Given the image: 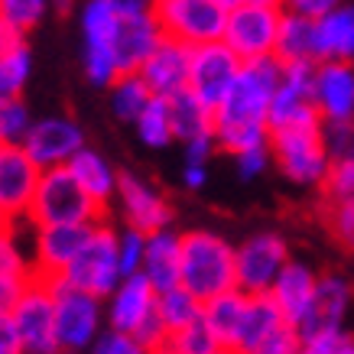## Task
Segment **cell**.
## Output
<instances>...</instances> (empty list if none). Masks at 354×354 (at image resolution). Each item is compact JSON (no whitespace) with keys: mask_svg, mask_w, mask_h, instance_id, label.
I'll return each mask as SVG.
<instances>
[{"mask_svg":"<svg viewBox=\"0 0 354 354\" xmlns=\"http://www.w3.org/2000/svg\"><path fill=\"white\" fill-rule=\"evenodd\" d=\"M283 78L279 55L247 59L237 72L234 85L227 88L221 104L215 108V140L218 150L241 153L260 143H270V104Z\"/></svg>","mask_w":354,"mask_h":354,"instance_id":"obj_1","label":"cell"},{"mask_svg":"<svg viewBox=\"0 0 354 354\" xmlns=\"http://www.w3.org/2000/svg\"><path fill=\"white\" fill-rule=\"evenodd\" d=\"M183 286L202 302L237 286V247L212 231L183 234Z\"/></svg>","mask_w":354,"mask_h":354,"instance_id":"obj_2","label":"cell"},{"mask_svg":"<svg viewBox=\"0 0 354 354\" xmlns=\"http://www.w3.org/2000/svg\"><path fill=\"white\" fill-rule=\"evenodd\" d=\"M26 218L32 225H97L104 221V205L82 189L68 166H49L39 176Z\"/></svg>","mask_w":354,"mask_h":354,"instance_id":"obj_3","label":"cell"},{"mask_svg":"<svg viewBox=\"0 0 354 354\" xmlns=\"http://www.w3.org/2000/svg\"><path fill=\"white\" fill-rule=\"evenodd\" d=\"M59 279L75 286V290L95 292L101 299H108L111 292L120 286V279H124V270H120V231H114L104 221L91 225L88 241L82 244L75 260L65 267V273Z\"/></svg>","mask_w":354,"mask_h":354,"instance_id":"obj_4","label":"cell"},{"mask_svg":"<svg viewBox=\"0 0 354 354\" xmlns=\"http://www.w3.org/2000/svg\"><path fill=\"white\" fill-rule=\"evenodd\" d=\"M270 150H273V162L283 169V176L296 185H322L325 172L332 166V153L325 143V120L273 130Z\"/></svg>","mask_w":354,"mask_h":354,"instance_id":"obj_5","label":"cell"},{"mask_svg":"<svg viewBox=\"0 0 354 354\" xmlns=\"http://www.w3.org/2000/svg\"><path fill=\"white\" fill-rule=\"evenodd\" d=\"M55 290V338L59 351H85L95 348L101 322H108V312L101 309V296L75 290L55 277L49 279Z\"/></svg>","mask_w":354,"mask_h":354,"instance_id":"obj_6","label":"cell"},{"mask_svg":"<svg viewBox=\"0 0 354 354\" xmlns=\"http://www.w3.org/2000/svg\"><path fill=\"white\" fill-rule=\"evenodd\" d=\"M286 7L279 0H244L241 7L227 10L225 43L241 59H260V55H277V36Z\"/></svg>","mask_w":354,"mask_h":354,"instance_id":"obj_7","label":"cell"},{"mask_svg":"<svg viewBox=\"0 0 354 354\" xmlns=\"http://www.w3.org/2000/svg\"><path fill=\"white\" fill-rule=\"evenodd\" d=\"M120 10L108 0H88L82 7V39H85V75L91 85L111 88L120 75L114 36H118Z\"/></svg>","mask_w":354,"mask_h":354,"instance_id":"obj_8","label":"cell"},{"mask_svg":"<svg viewBox=\"0 0 354 354\" xmlns=\"http://www.w3.org/2000/svg\"><path fill=\"white\" fill-rule=\"evenodd\" d=\"M153 13H156L162 32L185 46L225 39L227 10L218 0H156Z\"/></svg>","mask_w":354,"mask_h":354,"instance_id":"obj_9","label":"cell"},{"mask_svg":"<svg viewBox=\"0 0 354 354\" xmlns=\"http://www.w3.org/2000/svg\"><path fill=\"white\" fill-rule=\"evenodd\" d=\"M13 322L20 332L23 351L26 354H55V290L46 277H32L30 286L23 290L20 302L13 306Z\"/></svg>","mask_w":354,"mask_h":354,"instance_id":"obj_10","label":"cell"},{"mask_svg":"<svg viewBox=\"0 0 354 354\" xmlns=\"http://www.w3.org/2000/svg\"><path fill=\"white\" fill-rule=\"evenodd\" d=\"M286 263H290V247L279 234L263 231L247 237L237 247V290H244L247 296L270 292Z\"/></svg>","mask_w":354,"mask_h":354,"instance_id":"obj_11","label":"cell"},{"mask_svg":"<svg viewBox=\"0 0 354 354\" xmlns=\"http://www.w3.org/2000/svg\"><path fill=\"white\" fill-rule=\"evenodd\" d=\"M241 65H244V59H241L225 39L192 46V75H189V88L202 97L205 104L218 108L221 97L227 95V88L234 85Z\"/></svg>","mask_w":354,"mask_h":354,"instance_id":"obj_12","label":"cell"},{"mask_svg":"<svg viewBox=\"0 0 354 354\" xmlns=\"http://www.w3.org/2000/svg\"><path fill=\"white\" fill-rule=\"evenodd\" d=\"M43 166L32 160L23 143H0V205L13 218H26L36 198Z\"/></svg>","mask_w":354,"mask_h":354,"instance_id":"obj_13","label":"cell"},{"mask_svg":"<svg viewBox=\"0 0 354 354\" xmlns=\"http://www.w3.org/2000/svg\"><path fill=\"white\" fill-rule=\"evenodd\" d=\"M91 234V225H32V270L36 277H62L75 260L82 244Z\"/></svg>","mask_w":354,"mask_h":354,"instance_id":"obj_14","label":"cell"},{"mask_svg":"<svg viewBox=\"0 0 354 354\" xmlns=\"http://www.w3.org/2000/svg\"><path fill=\"white\" fill-rule=\"evenodd\" d=\"M23 147L43 169H49V166H65L72 160L85 147V133L68 118H43L32 120V127L23 137Z\"/></svg>","mask_w":354,"mask_h":354,"instance_id":"obj_15","label":"cell"},{"mask_svg":"<svg viewBox=\"0 0 354 354\" xmlns=\"http://www.w3.org/2000/svg\"><path fill=\"white\" fill-rule=\"evenodd\" d=\"M118 205H120V215L130 227H137L143 234H153V231H162L169 227L172 221V208L166 205L156 189L150 183H143L137 176L124 172L118 183Z\"/></svg>","mask_w":354,"mask_h":354,"instance_id":"obj_16","label":"cell"},{"mask_svg":"<svg viewBox=\"0 0 354 354\" xmlns=\"http://www.w3.org/2000/svg\"><path fill=\"white\" fill-rule=\"evenodd\" d=\"M140 75L147 78L153 95H179L183 88H189V75H192V46L162 36V43L150 53V59L140 65Z\"/></svg>","mask_w":354,"mask_h":354,"instance_id":"obj_17","label":"cell"},{"mask_svg":"<svg viewBox=\"0 0 354 354\" xmlns=\"http://www.w3.org/2000/svg\"><path fill=\"white\" fill-rule=\"evenodd\" d=\"M162 26L153 10L120 13L118 36H114V53H118L120 75L124 72H140V65L150 59V53L162 43Z\"/></svg>","mask_w":354,"mask_h":354,"instance_id":"obj_18","label":"cell"},{"mask_svg":"<svg viewBox=\"0 0 354 354\" xmlns=\"http://www.w3.org/2000/svg\"><path fill=\"white\" fill-rule=\"evenodd\" d=\"M315 108L322 120H354V62H315Z\"/></svg>","mask_w":354,"mask_h":354,"instance_id":"obj_19","label":"cell"},{"mask_svg":"<svg viewBox=\"0 0 354 354\" xmlns=\"http://www.w3.org/2000/svg\"><path fill=\"white\" fill-rule=\"evenodd\" d=\"M348 309H351V283H348L344 277H338V273L319 277V290H315L312 309H309V315L299 322L302 344L312 342L315 335L342 328Z\"/></svg>","mask_w":354,"mask_h":354,"instance_id":"obj_20","label":"cell"},{"mask_svg":"<svg viewBox=\"0 0 354 354\" xmlns=\"http://www.w3.org/2000/svg\"><path fill=\"white\" fill-rule=\"evenodd\" d=\"M156 296L153 283L147 273H130L120 279V286L108 296V325L120 332H137V325L156 309Z\"/></svg>","mask_w":354,"mask_h":354,"instance_id":"obj_21","label":"cell"},{"mask_svg":"<svg viewBox=\"0 0 354 354\" xmlns=\"http://www.w3.org/2000/svg\"><path fill=\"white\" fill-rule=\"evenodd\" d=\"M286 325V315L277 306V299L270 292H260V296H250L247 299V312L244 322H241V332L234 338V348L231 351L237 354H263L267 342L273 335Z\"/></svg>","mask_w":354,"mask_h":354,"instance_id":"obj_22","label":"cell"},{"mask_svg":"<svg viewBox=\"0 0 354 354\" xmlns=\"http://www.w3.org/2000/svg\"><path fill=\"white\" fill-rule=\"evenodd\" d=\"M315 290H319V277H315L306 263L290 260V263L283 267V273L277 277V283H273L270 296H273V299H277V306L283 309L286 322H292L296 328H299V322L309 315V309H312Z\"/></svg>","mask_w":354,"mask_h":354,"instance_id":"obj_23","label":"cell"},{"mask_svg":"<svg viewBox=\"0 0 354 354\" xmlns=\"http://www.w3.org/2000/svg\"><path fill=\"white\" fill-rule=\"evenodd\" d=\"M143 273H147L156 292L179 286L183 283V234H172L169 227L147 234Z\"/></svg>","mask_w":354,"mask_h":354,"instance_id":"obj_24","label":"cell"},{"mask_svg":"<svg viewBox=\"0 0 354 354\" xmlns=\"http://www.w3.org/2000/svg\"><path fill=\"white\" fill-rule=\"evenodd\" d=\"M315 59L354 62V3H338L315 20Z\"/></svg>","mask_w":354,"mask_h":354,"instance_id":"obj_25","label":"cell"},{"mask_svg":"<svg viewBox=\"0 0 354 354\" xmlns=\"http://www.w3.org/2000/svg\"><path fill=\"white\" fill-rule=\"evenodd\" d=\"M65 166L72 169V176H75L78 183H82V189H85V192L91 195L97 205H104V208H108L111 198H118L120 176L111 169V162L104 160L101 153L82 147V150H78L72 160L65 162Z\"/></svg>","mask_w":354,"mask_h":354,"instance_id":"obj_26","label":"cell"},{"mask_svg":"<svg viewBox=\"0 0 354 354\" xmlns=\"http://www.w3.org/2000/svg\"><path fill=\"white\" fill-rule=\"evenodd\" d=\"M169 111H172V130H176L179 143L192 137H205V133H215V108L205 104L192 88H183L179 95H172Z\"/></svg>","mask_w":354,"mask_h":354,"instance_id":"obj_27","label":"cell"},{"mask_svg":"<svg viewBox=\"0 0 354 354\" xmlns=\"http://www.w3.org/2000/svg\"><path fill=\"white\" fill-rule=\"evenodd\" d=\"M247 296L244 290H227V292H218V296H212V299L205 302V322L212 325V332L221 338V344H225V351H231L234 348V338L237 332H241V322H244V312H247Z\"/></svg>","mask_w":354,"mask_h":354,"instance_id":"obj_28","label":"cell"},{"mask_svg":"<svg viewBox=\"0 0 354 354\" xmlns=\"http://www.w3.org/2000/svg\"><path fill=\"white\" fill-rule=\"evenodd\" d=\"M277 55L283 62H319L315 59V20L286 10L279 23Z\"/></svg>","mask_w":354,"mask_h":354,"instance_id":"obj_29","label":"cell"},{"mask_svg":"<svg viewBox=\"0 0 354 354\" xmlns=\"http://www.w3.org/2000/svg\"><path fill=\"white\" fill-rule=\"evenodd\" d=\"M133 127H137V137L143 140L147 147H153V150L169 147L172 140H176V130H172L169 97L153 95V101L143 111H140V118L133 120Z\"/></svg>","mask_w":354,"mask_h":354,"instance_id":"obj_30","label":"cell"},{"mask_svg":"<svg viewBox=\"0 0 354 354\" xmlns=\"http://www.w3.org/2000/svg\"><path fill=\"white\" fill-rule=\"evenodd\" d=\"M153 101V88L147 85V78L140 72H124L118 75V82L111 85V108L120 120H133L140 118V111Z\"/></svg>","mask_w":354,"mask_h":354,"instance_id":"obj_31","label":"cell"},{"mask_svg":"<svg viewBox=\"0 0 354 354\" xmlns=\"http://www.w3.org/2000/svg\"><path fill=\"white\" fill-rule=\"evenodd\" d=\"M202 309H205V302L198 299L192 290H185L183 283L172 286V290H162L160 296H156V312H160V319L166 322L169 335L185 328L189 322H195V319L202 315Z\"/></svg>","mask_w":354,"mask_h":354,"instance_id":"obj_32","label":"cell"},{"mask_svg":"<svg viewBox=\"0 0 354 354\" xmlns=\"http://www.w3.org/2000/svg\"><path fill=\"white\" fill-rule=\"evenodd\" d=\"M166 351H176V354H218L225 351V344L212 332V325L205 322V315H198L195 322H189L185 328L169 335V344Z\"/></svg>","mask_w":354,"mask_h":354,"instance_id":"obj_33","label":"cell"},{"mask_svg":"<svg viewBox=\"0 0 354 354\" xmlns=\"http://www.w3.org/2000/svg\"><path fill=\"white\" fill-rule=\"evenodd\" d=\"M32 72V55L26 43L0 55V95H20Z\"/></svg>","mask_w":354,"mask_h":354,"instance_id":"obj_34","label":"cell"},{"mask_svg":"<svg viewBox=\"0 0 354 354\" xmlns=\"http://www.w3.org/2000/svg\"><path fill=\"white\" fill-rule=\"evenodd\" d=\"M32 118L20 95H0V143H23Z\"/></svg>","mask_w":354,"mask_h":354,"instance_id":"obj_35","label":"cell"},{"mask_svg":"<svg viewBox=\"0 0 354 354\" xmlns=\"http://www.w3.org/2000/svg\"><path fill=\"white\" fill-rule=\"evenodd\" d=\"M53 10V0H0V17L17 30L32 32Z\"/></svg>","mask_w":354,"mask_h":354,"instance_id":"obj_36","label":"cell"},{"mask_svg":"<svg viewBox=\"0 0 354 354\" xmlns=\"http://www.w3.org/2000/svg\"><path fill=\"white\" fill-rule=\"evenodd\" d=\"M328 202H344L354 198V156H335L322 183Z\"/></svg>","mask_w":354,"mask_h":354,"instance_id":"obj_37","label":"cell"},{"mask_svg":"<svg viewBox=\"0 0 354 354\" xmlns=\"http://www.w3.org/2000/svg\"><path fill=\"white\" fill-rule=\"evenodd\" d=\"M13 227H17V221H13ZM0 277H36L32 257L20 247L13 231L0 237Z\"/></svg>","mask_w":354,"mask_h":354,"instance_id":"obj_38","label":"cell"},{"mask_svg":"<svg viewBox=\"0 0 354 354\" xmlns=\"http://www.w3.org/2000/svg\"><path fill=\"white\" fill-rule=\"evenodd\" d=\"M143 257H147V234L127 225L120 231V270H124V277L140 273L143 270Z\"/></svg>","mask_w":354,"mask_h":354,"instance_id":"obj_39","label":"cell"},{"mask_svg":"<svg viewBox=\"0 0 354 354\" xmlns=\"http://www.w3.org/2000/svg\"><path fill=\"white\" fill-rule=\"evenodd\" d=\"M273 162V150L270 143H260V147H250V150H241L234 153V169L244 183H254L257 176L267 172V166Z\"/></svg>","mask_w":354,"mask_h":354,"instance_id":"obj_40","label":"cell"},{"mask_svg":"<svg viewBox=\"0 0 354 354\" xmlns=\"http://www.w3.org/2000/svg\"><path fill=\"white\" fill-rule=\"evenodd\" d=\"M306 354H354V335L348 328H332V332L315 335L312 342L302 344Z\"/></svg>","mask_w":354,"mask_h":354,"instance_id":"obj_41","label":"cell"},{"mask_svg":"<svg viewBox=\"0 0 354 354\" xmlns=\"http://www.w3.org/2000/svg\"><path fill=\"white\" fill-rule=\"evenodd\" d=\"M133 338L140 342L143 351H166V344H169V328H166V322L160 319V312L153 309L150 315L137 325Z\"/></svg>","mask_w":354,"mask_h":354,"instance_id":"obj_42","label":"cell"},{"mask_svg":"<svg viewBox=\"0 0 354 354\" xmlns=\"http://www.w3.org/2000/svg\"><path fill=\"white\" fill-rule=\"evenodd\" d=\"M328 225H332V234L338 237V244L348 247L354 254V198H344V202H332V215H328Z\"/></svg>","mask_w":354,"mask_h":354,"instance_id":"obj_43","label":"cell"},{"mask_svg":"<svg viewBox=\"0 0 354 354\" xmlns=\"http://www.w3.org/2000/svg\"><path fill=\"white\" fill-rule=\"evenodd\" d=\"M325 143L335 156H354V120H325Z\"/></svg>","mask_w":354,"mask_h":354,"instance_id":"obj_44","label":"cell"},{"mask_svg":"<svg viewBox=\"0 0 354 354\" xmlns=\"http://www.w3.org/2000/svg\"><path fill=\"white\" fill-rule=\"evenodd\" d=\"M95 351L97 354H143V348L133 338V332H120V328H111L108 325V332L97 335Z\"/></svg>","mask_w":354,"mask_h":354,"instance_id":"obj_45","label":"cell"},{"mask_svg":"<svg viewBox=\"0 0 354 354\" xmlns=\"http://www.w3.org/2000/svg\"><path fill=\"white\" fill-rule=\"evenodd\" d=\"M218 150V140L215 133H205V137H192V140H185L183 143V156L185 162H208L212 160V153Z\"/></svg>","mask_w":354,"mask_h":354,"instance_id":"obj_46","label":"cell"},{"mask_svg":"<svg viewBox=\"0 0 354 354\" xmlns=\"http://www.w3.org/2000/svg\"><path fill=\"white\" fill-rule=\"evenodd\" d=\"M32 277H0V312H10L20 302L23 290L30 286Z\"/></svg>","mask_w":354,"mask_h":354,"instance_id":"obj_47","label":"cell"},{"mask_svg":"<svg viewBox=\"0 0 354 354\" xmlns=\"http://www.w3.org/2000/svg\"><path fill=\"white\" fill-rule=\"evenodd\" d=\"M23 342L13 322V312H0V354H20Z\"/></svg>","mask_w":354,"mask_h":354,"instance_id":"obj_48","label":"cell"},{"mask_svg":"<svg viewBox=\"0 0 354 354\" xmlns=\"http://www.w3.org/2000/svg\"><path fill=\"white\" fill-rule=\"evenodd\" d=\"M344 0H283V7L292 13H302V17H312V20H319L322 13H328L332 7H338Z\"/></svg>","mask_w":354,"mask_h":354,"instance_id":"obj_49","label":"cell"},{"mask_svg":"<svg viewBox=\"0 0 354 354\" xmlns=\"http://www.w3.org/2000/svg\"><path fill=\"white\" fill-rule=\"evenodd\" d=\"M179 179H183V185L189 192H198V189H205V183H208V169H205L202 162H185Z\"/></svg>","mask_w":354,"mask_h":354,"instance_id":"obj_50","label":"cell"},{"mask_svg":"<svg viewBox=\"0 0 354 354\" xmlns=\"http://www.w3.org/2000/svg\"><path fill=\"white\" fill-rule=\"evenodd\" d=\"M23 43H26V32L17 30L13 23L0 20V55L10 53V49H17V46H23Z\"/></svg>","mask_w":354,"mask_h":354,"instance_id":"obj_51","label":"cell"},{"mask_svg":"<svg viewBox=\"0 0 354 354\" xmlns=\"http://www.w3.org/2000/svg\"><path fill=\"white\" fill-rule=\"evenodd\" d=\"M111 7H118L120 13H133V10H153L156 0H108Z\"/></svg>","mask_w":354,"mask_h":354,"instance_id":"obj_52","label":"cell"},{"mask_svg":"<svg viewBox=\"0 0 354 354\" xmlns=\"http://www.w3.org/2000/svg\"><path fill=\"white\" fill-rule=\"evenodd\" d=\"M13 221H17V218H13L10 212H7V208L0 205V237H3V234H10V231H13Z\"/></svg>","mask_w":354,"mask_h":354,"instance_id":"obj_53","label":"cell"},{"mask_svg":"<svg viewBox=\"0 0 354 354\" xmlns=\"http://www.w3.org/2000/svg\"><path fill=\"white\" fill-rule=\"evenodd\" d=\"M68 7H72V0H53V10L55 13H65Z\"/></svg>","mask_w":354,"mask_h":354,"instance_id":"obj_54","label":"cell"},{"mask_svg":"<svg viewBox=\"0 0 354 354\" xmlns=\"http://www.w3.org/2000/svg\"><path fill=\"white\" fill-rule=\"evenodd\" d=\"M218 3H221V7H225V10H231V7H241V3H244V0H218Z\"/></svg>","mask_w":354,"mask_h":354,"instance_id":"obj_55","label":"cell"},{"mask_svg":"<svg viewBox=\"0 0 354 354\" xmlns=\"http://www.w3.org/2000/svg\"><path fill=\"white\" fill-rule=\"evenodd\" d=\"M0 20H3V17H0Z\"/></svg>","mask_w":354,"mask_h":354,"instance_id":"obj_56","label":"cell"}]
</instances>
